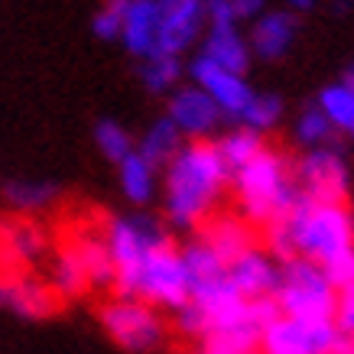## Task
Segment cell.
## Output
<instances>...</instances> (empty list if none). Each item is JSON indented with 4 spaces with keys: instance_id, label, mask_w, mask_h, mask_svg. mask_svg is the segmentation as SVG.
I'll list each match as a JSON object with an SVG mask.
<instances>
[{
    "instance_id": "cell-35",
    "label": "cell",
    "mask_w": 354,
    "mask_h": 354,
    "mask_svg": "<svg viewBox=\"0 0 354 354\" xmlns=\"http://www.w3.org/2000/svg\"><path fill=\"white\" fill-rule=\"evenodd\" d=\"M325 270V277L332 279V286L335 290H344V286H354V250L351 254H344V257L332 260Z\"/></svg>"
},
{
    "instance_id": "cell-39",
    "label": "cell",
    "mask_w": 354,
    "mask_h": 354,
    "mask_svg": "<svg viewBox=\"0 0 354 354\" xmlns=\"http://www.w3.org/2000/svg\"><path fill=\"white\" fill-rule=\"evenodd\" d=\"M351 354H354V344H351Z\"/></svg>"
},
{
    "instance_id": "cell-29",
    "label": "cell",
    "mask_w": 354,
    "mask_h": 354,
    "mask_svg": "<svg viewBox=\"0 0 354 354\" xmlns=\"http://www.w3.org/2000/svg\"><path fill=\"white\" fill-rule=\"evenodd\" d=\"M279 114H283V101H279L277 95H257V91H254L250 104H247L244 114H241V124H244L247 130L263 133V130L277 127Z\"/></svg>"
},
{
    "instance_id": "cell-37",
    "label": "cell",
    "mask_w": 354,
    "mask_h": 354,
    "mask_svg": "<svg viewBox=\"0 0 354 354\" xmlns=\"http://www.w3.org/2000/svg\"><path fill=\"white\" fill-rule=\"evenodd\" d=\"M290 3V10H312L315 7V0H286Z\"/></svg>"
},
{
    "instance_id": "cell-4",
    "label": "cell",
    "mask_w": 354,
    "mask_h": 354,
    "mask_svg": "<svg viewBox=\"0 0 354 354\" xmlns=\"http://www.w3.org/2000/svg\"><path fill=\"white\" fill-rule=\"evenodd\" d=\"M279 306V315L299 319V322H332L335 319V299L338 290L325 270L312 260H286L279 267V286L273 292Z\"/></svg>"
},
{
    "instance_id": "cell-8",
    "label": "cell",
    "mask_w": 354,
    "mask_h": 354,
    "mask_svg": "<svg viewBox=\"0 0 354 354\" xmlns=\"http://www.w3.org/2000/svg\"><path fill=\"white\" fill-rule=\"evenodd\" d=\"M348 335L335 322H299L277 315L260 332V354H335Z\"/></svg>"
},
{
    "instance_id": "cell-7",
    "label": "cell",
    "mask_w": 354,
    "mask_h": 354,
    "mask_svg": "<svg viewBox=\"0 0 354 354\" xmlns=\"http://www.w3.org/2000/svg\"><path fill=\"white\" fill-rule=\"evenodd\" d=\"M101 325L124 351H153L166 342L162 315L143 299H114L101 306Z\"/></svg>"
},
{
    "instance_id": "cell-26",
    "label": "cell",
    "mask_w": 354,
    "mask_h": 354,
    "mask_svg": "<svg viewBox=\"0 0 354 354\" xmlns=\"http://www.w3.org/2000/svg\"><path fill=\"white\" fill-rule=\"evenodd\" d=\"M91 283L85 277V267L78 263L75 250L65 244L59 247V254L53 260V292L55 296H82Z\"/></svg>"
},
{
    "instance_id": "cell-6",
    "label": "cell",
    "mask_w": 354,
    "mask_h": 354,
    "mask_svg": "<svg viewBox=\"0 0 354 354\" xmlns=\"http://www.w3.org/2000/svg\"><path fill=\"white\" fill-rule=\"evenodd\" d=\"M137 299L150 302L153 309L172 312H179L185 302H192V279H189V270H185L183 250L172 244L169 237H162L150 250L147 263H143Z\"/></svg>"
},
{
    "instance_id": "cell-24",
    "label": "cell",
    "mask_w": 354,
    "mask_h": 354,
    "mask_svg": "<svg viewBox=\"0 0 354 354\" xmlns=\"http://www.w3.org/2000/svg\"><path fill=\"white\" fill-rule=\"evenodd\" d=\"M120 189L133 205H147L156 192V166L147 162L137 150L130 153L127 160H120Z\"/></svg>"
},
{
    "instance_id": "cell-16",
    "label": "cell",
    "mask_w": 354,
    "mask_h": 354,
    "mask_svg": "<svg viewBox=\"0 0 354 354\" xmlns=\"http://www.w3.org/2000/svg\"><path fill=\"white\" fill-rule=\"evenodd\" d=\"M156 36H160V0H130L120 43L127 46L130 55L150 59L156 53Z\"/></svg>"
},
{
    "instance_id": "cell-2",
    "label": "cell",
    "mask_w": 354,
    "mask_h": 354,
    "mask_svg": "<svg viewBox=\"0 0 354 354\" xmlns=\"http://www.w3.org/2000/svg\"><path fill=\"white\" fill-rule=\"evenodd\" d=\"M231 185V169L212 140H192L166 166V218L169 225L202 227L215 215L218 198Z\"/></svg>"
},
{
    "instance_id": "cell-9",
    "label": "cell",
    "mask_w": 354,
    "mask_h": 354,
    "mask_svg": "<svg viewBox=\"0 0 354 354\" xmlns=\"http://www.w3.org/2000/svg\"><path fill=\"white\" fill-rule=\"evenodd\" d=\"M296 185L315 202H344L348 198V166L332 147H315L296 162Z\"/></svg>"
},
{
    "instance_id": "cell-19",
    "label": "cell",
    "mask_w": 354,
    "mask_h": 354,
    "mask_svg": "<svg viewBox=\"0 0 354 354\" xmlns=\"http://www.w3.org/2000/svg\"><path fill=\"white\" fill-rule=\"evenodd\" d=\"M202 55L212 59L215 65L244 75L247 65H250V43L237 32V26H221V30H208L202 46Z\"/></svg>"
},
{
    "instance_id": "cell-30",
    "label": "cell",
    "mask_w": 354,
    "mask_h": 354,
    "mask_svg": "<svg viewBox=\"0 0 354 354\" xmlns=\"http://www.w3.org/2000/svg\"><path fill=\"white\" fill-rule=\"evenodd\" d=\"M332 133H335L332 120L325 118V111L319 108V104H312V108H306L299 114L296 137H299L302 147H309V150H315V147H325V143L332 140Z\"/></svg>"
},
{
    "instance_id": "cell-13",
    "label": "cell",
    "mask_w": 354,
    "mask_h": 354,
    "mask_svg": "<svg viewBox=\"0 0 354 354\" xmlns=\"http://www.w3.org/2000/svg\"><path fill=\"white\" fill-rule=\"evenodd\" d=\"M227 279L244 299H267L279 286V260L260 247H250L234 263H227Z\"/></svg>"
},
{
    "instance_id": "cell-33",
    "label": "cell",
    "mask_w": 354,
    "mask_h": 354,
    "mask_svg": "<svg viewBox=\"0 0 354 354\" xmlns=\"http://www.w3.org/2000/svg\"><path fill=\"white\" fill-rule=\"evenodd\" d=\"M335 328L348 338H354V286H344L338 290V299H335Z\"/></svg>"
},
{
    "instance_id": "cell-22",
    "label": "cell",
    "mask_w": 354,
    "mask_h": 354,
    "mask_svg": "<svg viewBox=\"0 0 354 354\" xmlns=\"http://www.w3.org/2000/svg\"><path fill=\"white\" fill-rule=\"evenodd\" d=\"M55 195H59V189L53 183H43V179H10L3 185L7 205L13 212H20V215H32V212L49 208L55 202Z\"/></svg>"
},
{
    "instance_id": "cell-5",
    "label": "cell",
    "mask_w": 354,
    "mask_h": 354,
    "mask_svg": "<svg viewBox=\"0 0 354 354\" xmlns=\"http://www.w3.org/2000/svg\"><path fill=\"white\" fill-rule=\"evenodd\" d=\"M162 237L166 234L150 218H114L108 225L104 241L114 260V292L120 299H137L143 263Z\"/></svg>"
},
{
    "instance_id": "cell-11",
    "label": "cell",
    "mask_w": 354,
    "mask_h": 354,
    "mask_svg": "<svg viewBox=\"0 0 354 354\" xmlns=\"http://www.w3.org/2000/svg\"><path fill=\"white\" fill-rule=\"evenodd\" d=\"M202 23H205V0H160L156 53L183 55L198 39Z\"/></svg>"
},
{
    "instance_id": "cell-12",
    "label": "cell",
    "mask_w": 354,
    "mask_h": 354,
    "mask_svg": "<svg viewBox=\"0 0 354 354\" xmlns=\"http://www.w3.org/2000/svg\"><path fill=\"white\" fill-rule=\"evenodd\" d=\"M166 118L183 130V137L208 140L212 130H218V124L225 120V114H221V108L198 85H185L172 91L169 114Z\"/></svg>"
},
{
    "instance_id": "cell-1",
    "label": "cell",
    "mask_w": 354,
    "mask_h": 354,
    "mask_svg": "<svg viewBox=\"0 0 354 354\" xmlns=\"http://www.w3.org/2000/svg\"><path fill=\"white\" fill-rule=\"evenodd\" d=\"M267 247L283 263L302 257L328 267L332 260L354 250L351 208L344 202H315L299 192L290 212L267 227Z\"/></svg>"
},
{
    "instance_id": "cell-21",
    "label": "cell",
    "mask_w": 354,
    "mask_h": 354,
    "mask_svg": "<svg viewBox=\"0 0 354 354\" xmlns=\"http://www.w3.org/2000/svg\"><path fill=\"white\" fill-rule=\"evenodd\" d=\"M183 147H185V143H183V130L176 127L169 118H160L150 130H147V133H143L137 153L147 162H153V166L160 169V166H169V160L183 150Z\"/></svg>"
},
{
    "instance_id": "cell-32",
    "label": "cell",
    "mask_w": 354,
    "mask_h": 354,
    "mask_svg": "<svg viewBox=\"0 0 354 354\" xmlns=\"http://www.w3.org/2000/svg\"><path fill=\"white\" fill-rule=\"evenodd\" d=\"M130 0H104V7L95 13L91 20V30L101 39H120V30H124V17H127Z\"/></svg>"
},
{
    "instance_id": "cell-36",
    "label": "cell",
    "mask_w": 354,
    "mask_h": 354,
    "mask_svg": "<svg viewBox=\"0 0 354 354\" xmlns=\"http://www.w3.org/2000/svg\"><path fill=\"white\" fill-rule=\"evenodd\" d=\"M231 3H234L241 20H257L260 13H263V0H231Z\"/></svg>"
},
{
    "instance_id": "cell-14",
    "label": "cell",
    "mask_w": 354,
    "mask_h": 354,
    "mask_svg": "<svg viewBox=\"0 0 354 354\" xmlns=\"http://www.w3.org/2000/svg\"><path fill=\"white\" fill-rule=\"evenodd\" d=\"M202 241L225 263H234L241 254H247L250 247H257V234H254V225L244 221L241 215H212L202 225Z\"/></svg>"
},
{
    "instance_id": "cell-28",
    "label": "cell",
    "mask_w": 354,
    "mask_h": 354,
    "mask_svg": "<svg viewBox=\"0 0 354 354\" xmlns=\"http://www.w3.org/2000/svg\"><path fill=\"white\" fill-rule=\"evenodd\" d=\"M179 75H183V55L153 53L150 59H143V68H140V78H143V85L150 88L153 95L172 91L179 85Z\"/></svg>"
},
{
    "instance_id": "cell-38",
    "label": "cell",
    "mask_w": 354,
    "mask_h": 354,
    "mask_svg": "<svg viewBox=\"0 0 354 354\" xmlns=\"http://www.w3.org/2000/svg\"><path fill=\"white\" fill-rule=\"evenodd\" d=\"M348 85H351V88H354V68H351V75H348Z\"/></svg>"
},
{
    "instance_id": "cell-31",
    "label": "cell",
    "mask_w": 354,
    "mask_h": 354,
    "mask_svg": "<svg viewBox=\"0 0 354 354\" xmlns=\"http://www.w3.org/2000/svg\"><path fill=\"white\" fill-rule=\"evenodd\" d=\"M95 143L111 162L127 160L130 153H133V140H130V133L120 127L118 120H101L95 127Z\"/></svg>"
},
{
    "instance_id": "cell-27",
    "label": "cell",
    "mask_w": 354,
    "mask_h": 354,
    "mask_svg": "<svg viewBox=\"0 0 354 354\" xmlns=\"http://www.w3.org/2000/svg\"><path fill=\"white\" fill-rule=\"evenodd\" d=\"M319 108L325 111V118L332 120L335 130H344L348 137H354V88L348 82L322 88Z\"/></svg>"
},
{
    "instance_id": "cell-34",
    "label": "cell",
    "mask_w": 354,
    "mask_h": 354,
    "mask_svg": "<svg viewBox=\"0 0 354 354\" xmlns=\"http://www.w3.org/2000/svg\"><path fill=\"white\" fill-rule=\"evenodd\" d=\"M205 20H208V30H221V26H237V10L231 0H208L205 3Z\"/></svg>"
},
{
    "instance_id": "cell-10",
    "label": "cell",
    "mask_w": 354,
    "mask_h": 354,
    "mask_svg": "<svg viewBox=\"0 0 354 354\" xmlns=\"http://www.w3.org/2000/svg\"><path fill=\"white\" fill-rule=\"evenodd\" d=\"M189 75H192V85H198L205 95L215 101L221 114L225 118H237L244 114V108L250 104V97H254V88L247 85L244 75H237V72H227L221 65H215L212 59H205L198 55L192 65H189Z\"/></svg>"
},
{
    "instance_id": "cell-18",
    "label": "cell",
    "mask_w": 354,
    "mask_h": 354,
    "mask_svg": "<svg viewBox=\"0 0 354 354\" xmlns=\"http://www.w3.org/2000/svg\"><path fill=\"white\" fill-rule=\"evenodd\" d=\"M46 231L36 221L26 218H13V221H0V257L7 263H32L46 254Z\"/></svg>"
},
{
    "instance_id": "cell-20",
    "label": "cell",
    "mask_w": 354,
    "mask_h": 354,
    "mask_svg": "<svg viewBox=\"0 0 354 354\" xmlns=\"http://www.w3.org/2000/svg\"><path fill=\"white\" fill-rule=\"evenodd\" d=\"M68 247L75 250L78 263L85 267V277L91 286H114V260H111L108 241L101 234H75L68 241Z\"/></svg>"
},
{
    "instance_id": "cell-25",
    "label": "cell",
    "mask_w": 354,
    "mask_h": 354,
    "mask_svg": "<svg viewBox=\"0 0 354 354\" xmlns=\"http://www.w3.org/2000/svg\"><path fill=\"white\" fill-rule=\"evenodd\" d=\"M218 150H221V160L227 162V169L237 172L250 160H257L260 153L267 150V143H263V137H260L257 130L241 127V130H231L227 137L218 140Z\"/></svg>"
},
{
    "instance_id": "cell-3",
    "label": "cell",
    "mask_w": 354,
    "mask_h": 354,
    "mask_svg": "<svg viewBox=\"0 0 354 354\" xmlns=\"http://www.w3.org/2000/svg\"><path fill=\"white\" fill-rule=\"evenodd\" d=\"M234 198L241 208V218L254 227H270L273 221L290 212L299 198L296 172L290 169L286 156L277 150H263L257 160H250L237 172H231Z\"/></svg>"
},
{
    "instance_id": "cell-23",
    "label": "cell",
    "mask_w": 354,
    "mask_h": 354,
    "mask_svg": "<svg viewBox=\"0 0 354 354\" xmlns=\"http://www.w3.org/2000/svg\"><path fill=\"white\" fill-rule=\"evenodd\" d=\"M183 260H185V270H189V279H192V292L208 286V283H215V279H221L227 273V263L205 244L202 237H195V241H189V244L183 247Z\"/></svg>"
},
{
    "instance_id": "cell-17",
    "label": "cell",
    "mask_w": 354,
    "mask_h": 354,
    "mask_svg": "<svg viewBox=\"0 0 354 354\" xmlns=\"http://www.w3.org/2000/svg\"><path fill=\"white\" fill-rule=\"evenodd\" d=\"M0 306L17 312V315H49L55 309V292L36 279L26 277H0Z\"/></svg>"
},
{
    "instance_id": "cell-15",
    "label": "cell",
    "mask_w": 354,
    "mask_h": 354,
    "mask_svg": "<svg viewBox=\"0 0 354 354\" xmlns=\"http://www.w3.org/2000/svg\"><path fill=\"white\" fill-rule=\"evenodd\" d=\"M292 39H296V17L290 10H267L254 20L250 53H257V59L277 62L290 53Z\"/></svg>"
}]
</instances>
